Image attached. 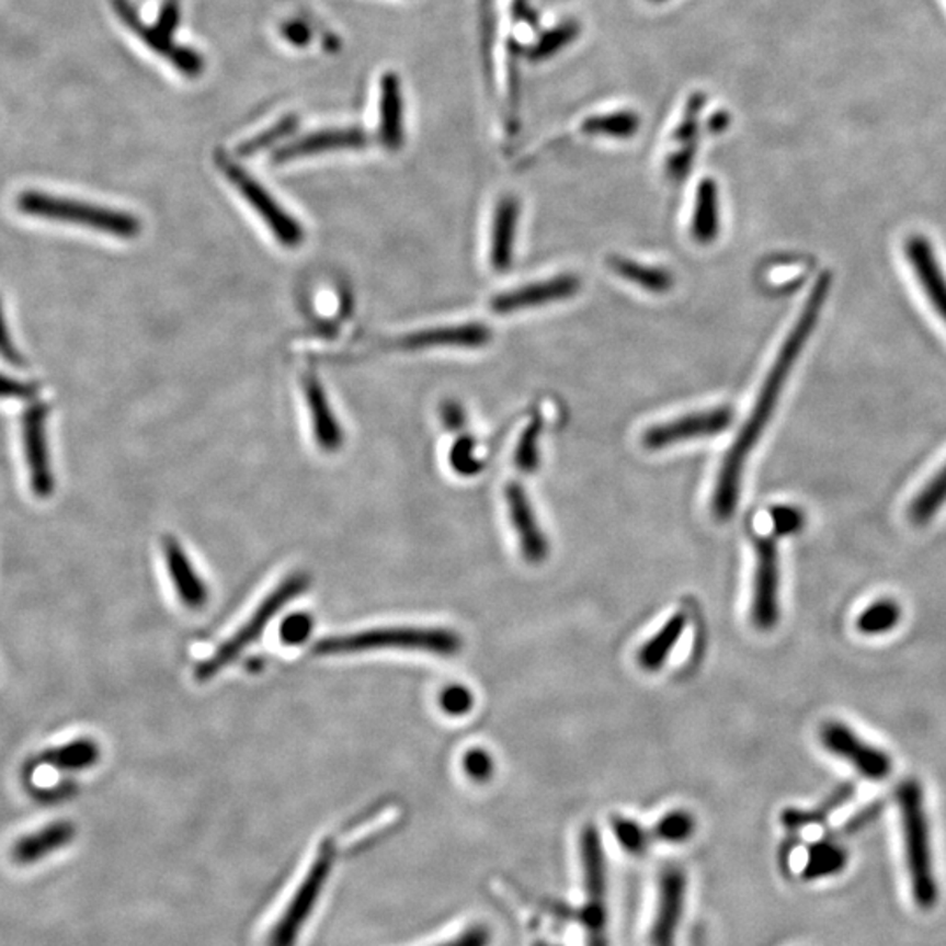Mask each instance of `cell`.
Segmentation results:
<instances>
[{
    "label": "cell",
    "mask_w": 946,
    "mask_h": 946,
    "mask_svg": "<svg viewBox=\"0 0 946 946\" xmlns=\"http://www.w3.org/2000/svg\"><path fill=\"white\" fill-rule=\"evenodd\" d=\"M542 419L535 418L528 426L524 428L521 435L517 451H515L514 461L515 467L521 471L537 470L540 463V451H538V442H540Z\"/></svg>",
    "instance_id": "33"
},
{
    "label": "cell",
    "mask_w": 946,
    "mask_h": 946,
    "mask_svg": "<svg viewBox=\"0 0 946 946\" xmlns=\"http://www.w3.org/2000/svg\"><path fill=\"white\" fill-rule=\"evenodd\" d=\"M223 174L236 186L237 192L244 196L249 205L262 216L266 227L271 228L275 239L284 248H298L306 240V230L288 210L281 207L271 193L263 189L254 178L242 171L239 166L228 160H221Z\"/></svg>",
    "instance_id": "7"
},
{
    "label": "cell",
    "mask_w": 946,
    "mask_h": 946,
    "mask_svg": "<svg viewBox=\"0 0 946 946\" xmlns=\"http://www.w3.org/2000/svg\"><path fill=\"white\" fill-rule=\"evenodd\" d=\"M608 265L623 280L637 284L647 292L664 293L672 289L673 275L664 269H659V266L643 265V263L623 257H612L608 260Z\"/></svg>",
    "instance_id": "28"
},
{
    "label": "cell",
    "mask_w": 946,
    "mask_h": 946,
    "mask_svg": "<svg viewBox=\"0 0 946 946\" xmlns=\"http://www.w3.org/2000/svg\"><path fill=\"white\" fill-rule=\"evenodd\" d=\"M486 324L467 323L458 327H438L409 333L397 342L400 350L423 351L430 347H482L491 341Z\"/></svg>",
    "instance_id": "19"
},
{
    "label": "cell",
    "mask_w": 946,
    "mask_h": 946,
    "mask_svg": "<svg viewBox=\"0 0 946 946\" xmlns=\"http://www.w3.org/2000/svg\"><path fill=\"white\" fill-rule=\"evenodd\" d=\"M829 286H831V277L828 274L820 275L816 286L811 289L810 297L805 301L798 321L785 339L780 353L776 356L772 371L764 380L763 388L759 391L752 414L749 415L746 423L738 433L737 441L726 454L722 467H720L719 479H717L716 493L711 500V509H714V514L719 521H728L737 511L746 458L751 456L755 444L766 430L767 423L775 412L776 403L780 400L782 389L787 383V377L798 362L799 354L810 339L811 332L816 330L819 316L822 315L825 300H828Z\"/></svg>",
    "instance_id": "1"
},
{
    "label": "cell",
    "mask_w": 946,
    "mask_h": 946,
    "mask_svg": "<svg viewBox=\"0 0 946 946\" xmlns=\"http://www.w3.org/2000/svg\"><path fill=\"white\" fill-rule=\"evenodd\" d=\"M441 415L442 423L449 428V430H461L463 424H465V412L454 401H445L441 409Z\"/></svg>",
    "instance_id": "48"
},
{
    "label": "cell",
    "mask_w": 946,
    "mask_h": 946,
    "mask_svg": "<svg viewBox=\"0 0 946 946\" xmlns=\"http://www.w3.org/2000/svg\"><path fill=\"white\" fill-rule=\"evenodd\" d=\"M489 942H491V934H489L488 927H485V925H474V927L463 931L459 936L451 939V942L436 946H489Z\"/></svg>",
    "instance_id": "46"
},
{
    "label": "cell",
    "mask_w": 946,
    "mask_h": 946,
    "mask_svg": "<svg viewBox=\"0 0 946 946\" xmlns=\"http://www.w3.org/2000/svg\"><path fill=\"white\" fill-rule=\"evenodd\" d=\"M731 423H733V410L729 407L705 410L698 414L684 415L681 419H673L670 423L649 428L643 435V445L650 451L664 449L679 442L716 436L717 433L726 432Z\"/></svg>",
    "instance_id": "10"
},
{
    "label": "cell",
    "mask_w": 946,
    "mask_h": 946,
    "mask_svg": "<svg viewBox=\"0 0 946 946\" xmlns=\"http://www.w3.org/2000/svg\"><path fill=\"white\" fill-rule=\"evenodd\" d=\"M441 707L449 716H465V714H468L474 708V694L465 685H449V687H445L442 691Z\"/></svg>",
    "instance_id": "40"
},
{
    "label": "cell",
    "mask_w": 946,
    "mask_h": 946,
    "mask_svg": "<svg viewBox=\"0 0 946 946\" xmlns=\"http://www.w3.org/2000/svg\"><path fill=\"white\" fill-rule=\"evenodd\" d=\"M901 620V608L892 600H880L860 612L857 629L864 635H884L892 631Z\"/></svg>",
    "instance_id": "31"
},
{
    "label": "cell",
    "mask_w": 946,
    "mask_h": 946,
    "mask_svg": "<svg viewBox=\"0 0 946 946\" xmlns=\"http://www.w3.org/2000/svg\"><path fill=\"white\" fill-rule=\"evenodd\" d=\"M309 588V577L307 573H293L292 577L281 582L277 588L272 591L269 596L260 603L253 615L249 617L248 623L239 628V631L233 637L228 638L221 647H219L207 661L198 664L196 668V679L202 682L210 681L218 675L221 670L233 663L253 641L262 637L266 626L274 619L275 615L283 611L286 603L292 602L298 594L304 593Z\"/></svg>",
    "instance_id": "5"
},
{
    "label": "cell",
    "mask_w": 946,
    "mask_h": 946,
    "mask_svg": "<svg viewBox=\"0 0 946 946\" xmlns=\"http://www.w3.org/2000/svg\"><path fill=\"white\" fill-rule=\"evenodd\" d=\"M614 831L615 836H617L620 845L626 851L632 852V854H640V852L646 851L649 837H647L646 831L637 822L624 819V817H617V819H614Z\"/></svg>",
    "instance_id": "39"
},
{
    "label": "cell",
    "mask_w": 946,
    "mask_h": 946,
    "mask_svg": "<svg viewBox=\"0 0 946 946\" xmlns=\"http://www.w3.org/2000/svg\"><path fill=\"white\" fill-rule=\"evenodd\" d=\"M368 136L362 128H337V130H321L301 137L300 140L289 143L284 148L277 149L274 162H292L297 158L310 157V155L332 151V149L363 148L368 145Z\"/></svg>",
    "instance_id": "20"
},
{
    "label": "cell",
    "mask_w": 946,
    "mask_h": 946,
    "mask_svg": "<svg viewBox=\"0 0 946 946\" xmlns=\"http://www.w3.org/2000/svg\"><path fill=\"white\" fill-rule=\"evenodd\" d=\"M304 388H306L307 406H309L316 444L324 453H337L342 447L344 435H342L341 424L337 421L332 407L328 403L323 386L319 383L318 377L307 376L304 380Z\"/></svg>",
    "instance_id": "22"
},
{
    "label": "cell",
    "mask_w": 946,
    "mask_h": 946,
    "mask_svg": "<svg viewBox=\"0 0 946 946\" xmlns=\"http://www.w3.org/2000/svg\"><path fill=\"white\" fill-rule=\"evenodd\" d=\"M380 143L386 148L398 149L403 145V101L400 79L397 75H384L380 79Z\"/></svg>",
    "instance_id": "24"
},
{
    "label": "cell",
    "mask_w": 946,
    "mask_h": 946,
    "mask_svg": "<svg viewBox=\"0 0 946 946\" xmlns=\"http://www.w3.org/2000/svg\"><path fill=\"white\" fill-rule=\"evenodd\" d=\"M656 836L668 843L685 842L694 833V819L687 811H672L656 825Z\"/></svg>",
    "instance_id": "35"
},
{
    "label": "cell",
    "mask_w": 946,
    "mask_h": 946,
    "mask_svg": "<svg viewBox=\"0 0 946 946\" xmlns=\"http://www.w3.org/2000/svg\"><path fill=\"white\" fill-rule=\"evenodd\" d=\"M39 392V386L25 380L13 379V377L0 374V398L2 400H34Z\"/></svg>",
    "instance_id": "44"
},
{
    "label": "cell",
    "mask_w": 946,
    "mask_h": 946,
    "mask_svg": "<svg viewBox=\"0 0 946 946\" xmlns=\"http://www.w3.org/2000/svg\"><path fill=\"white\" fill-rule=\"evenodd\" d=\"M16 205L18 209L26 216L49 219V221L72 223V225L122 237V239L137 237L140 231V221L132 214L102 207V205L60 198V196L34 192V190L20 193Z\"/></svg>",
    "instance_id": "4"
},
{
    "label": "cell",
    "mask_w": 946,
    "mask_h": 946,
    "mask_svg": "<svg viewBox=\"0 0 946 946\" xmlns=\"http://www.w3.org/2000/svg\"><path fill=\"white\" fill-rule=\"evenodd\" d=\"M520 210V202L514 196H503L498 202L491 230V265L497 272L509 271L514 262Z\"/></svg>",
    "instance_id": "23"
},
{
    "label": "cell",
    "mask_w": 946,
    "mask_h": 946,
    "mask_svg": "<svg viewBox=\"0 0 946 946\" xmlns=\"http://www.w3.org/2000/svg\"><path fill=\"white\" fill-rule=\"evenodd\" d=\"M773 533L778 537L794 535L805 526V515L798 506L780 505L772 509Z\"/></svg>",
    "instance_id": "41"
},
{
    "label": "cell",
    "mask_w": 946,
    "mask_h": 946,
    "mask_svg": "<svg viewBox=\"0 0 946 946\" xmlns=\"http://www.w3.org/2000/svg\"><path fill=\"white\" fill-rule=\"evenodd\" d=\"M180 23V2L167 0L162 8V16L158 18L157 25L167 34H174L175 26Z\"/></svg>",
    "instance_id": "47"
},
{
    "label": "cell",
    "mask_w": 946,
    "mask_h": 946,
    "mask_svg": "<svg viewBox=\"0 0 946 946\" xmlns=\"http://www.w3.org/2000/svg\"><path fill=\"white\" fill-rule=\"evenodd\" d=\"M685 901V877L679 869H668L659 886L658 913L650 933L652 946H675Z\"/></svg>",
    "instance_id": "16"
},
{
    "label": "cell",
    "mask_w": 946,
    "mask_h": 946,
    "mask_svg": "<svg viewBox=\"0 0 946 946\" xmlns=\"http://www.w3.org/2000/svg\"><path fill=\"white\" fill-rule=\"evenodd\" d=\"M463 767L470 778L477 782H486L493 775V759L482 749H471L463 757Z\"/></svg>",
    "instance_id": "43"
},
{
    "label": "cell",
    "mask_w": 946,
    "mask_h": 946,
    "mask_svg": "<svg viewBox=\"0 0 946 946\" xmlns=\"http://www.w3.org/2000/svg\"><path fill=\"white\" fill-rule=\"evenodd\" d=\"M283 35L295 46H306L310 41L309 26L301 22H292L283 26Z\"/></svg>",
    "instance_id": "49"
},
{
    "label": "cell",
    "mask_w": 946,
    "mask_h": 946,
    "mask_svg": "<svg viewBox=\"0 0 946 946\" xmlns=\"http://www.w3.org/2000/svg\"><path fill=\"white\" fill-rule=\"evenodd\" d=\"M880 810V805H871V807L860 811V813H857L851 822H846V824L843 825V833L852 834L855 833V831H859V829H863L864 825L868 824V822H871L873 819H877Z\"/></svg>",
    "instance_id": "50"
},
{
    "label": "cell",
    "mask_w": 946,
    "mask_h": 946,
    "mask_svg": "<svg viewBox=\"0 0 946 946\" xmlns=\"http://www.w3.org/2000/svg\"><path fill=\"white\" fill-rule=\"evenodd\" d=\"M851 794L852 787H842V789L834 793L833 798H829V801H825L824 805L817 808V810L808 811V813H802V811H787L784 816L785 825L789 829H799L802 828V825L822 822L831 811L836 810L837 807H842L843 802L848 799Z\"/></svg>",
    "instance_id": "34"
},
{
    "label": "cell",
    "mask_w": 946,
    "mask_h": 946,
    "mask_svg": "<svg viewBox=\"0 0 946 946\" xmlns=\"http://www.w3.org/2000/svg\"><path fill=\"white\" fill-rule=\"evenodd\" d=\"M687 626V617L684 614L673 615L672 619L664 624L661 631L654 638H650L646 646L638 652V663L647 672H656L666 663L668 656L672 654L676 641L682 637Z\"/></svg>",
    "instance_id": "27"
},
{
    "label": "cell",
    "mask_w": 946,
    "mask_h": 946,
    "mask_svg": "<svg viewBox=\"0 0 946 946\" xmlns=\"http://www.w3.org/2000/svg\"><path fill=\"white\" fill-rule=\"evenodd\" d=\"M822 743L831 754L840 755L869 780H884L892 772V761L886 752L863 742L851 728L829 722L822 728Z\"/></svg>",
    "instance_id": "11"
},
{
    "label": "cell",
    "mask_w": 946,
    "mask_h": 946,
    "mask_svg": "<svg viewBox=\"0 0 946 946\" xmlns=\"http://www.w3.org/2000/svg\"><path fill=\"white\" fill-rule=\"evenodd\" d=\"M333 863H335V843L332 840H324L323 845L319 846L318 857L289 901L288 908L284 910L280 921L275 922L266 946L297 945L300 931L312 915L319 896L323 892L324 884L332 875Z\"/></svg>",
    "instance_id": "6"
},
{
    "label": "cell",
    "mask_w": 946,
    "mask_h": 946,
    "mask_svg": "<svg viewBox=\"0 0 946 946\" xmlns=\"http://www.w3.org/2000/svg\"><path fill=\"white\" fill-rule=\"evenodd\" d=\"M163 552H166L169 575L174 582L175 593L180 596L183 605L189 606L192 611H198L205 606L209 591H207L204 580L196 573L180 542L167 537L163 542Z\"/></svg>",
    "instance_id": "21"
},
{
    "label": "cell",
    "mask_w": 946,
    "mask_h": 946,
    "mask_svg": "<svg viewBox=\"0 0 946 946\" xmlns=\"http://www.w3.org/2000/svg\"><path fill=\"white\" fill-rule=\"evenodd\" d=\"M580 289V280L577 275L561 274L542 283L528 284L523 288L502 293L491 301V309L497 315H511L517 310L529 309V307L546 306L550 301L567 300L573 297Z\"/></svg>",
    "instance_id": "14"
},
{
    "label": "cell",
    "mask_w": 946,
    "mask_h": 946,
    "mask_svg": "<svg viewBox=\"0 0 946 946\" xmlns=\"http://www.w3.org/2000/svg\"><path fill=\"white\" fill-rule=\"evenodd\" d=\"M946 502V465L916 494L910 506V517L915 524H925Z\"/></svg>",
    "instance_id": "30"
},
{
    "label": "cell",
    "mask_w": 946,
    "mask_h": 946,
    "mask_svg": "<svg viewBox=\"0 0 946 946\" xmlns=\"http://www.w3.org/2000/svg\"><path fill=\"white\" fill-rule=\"evenodd\" d=\"M846 860H848V855H846L842 846L824 840V842H819L811 846L802 877L807 878V880L829 877V875L842 871L845 868Z\"/></svg>",
    "instance_id": "29"
},
{
    "label": "cell",
    "mask_w": 946,
    "mask_h": 946,
    "mask_svg": "<svg viewBox=\"0 0 946 946\" xmlns=\"http://www.w3.org/2000/svg\"><path fill=\"white\" fill-rule=\"evenodd\" d=\"M76 834L78 829L70 820H55L34 833L18 837L11 848V857L20 866H32L69 846L75 842Z\"/></svg>",
    "instance_id": "18"
},
{
    "label": "cell",
    "mask_w": 946,
    "mask_h": 946,
    "mask_svg": "<svg viewBox=\"0 0 946 946\" xmlns=\"http://www.w3.org/2000/svg\"><path fill=\"white\" fill-rule=\"evenodd\" d=\"M0 358L8 362L11 367H26L25 358L20 354L16 345H14L13 339H11V332H9L8 323H5L2 304H0Z\"/></svg>",
    "instance_id": "45"
},
{
    "label": "cell",
    "mask_w": 946,
    "mask_h": 946,
    "mask_svg": "<svg viewBox=\"0 0 946 946\" xmlns=\"http://www.w3.org/2000/svg\"><path fill=\"white\" fill-rule=\"evenodd\" d=\"M451 467L463 477H471L482 470V463L476 456V444L468 436H463L453 445L449 454Z\"/></svg>",
    "instance_id": "38"
},
{
    "label": "cell",
    "mask_w": 946,
    "mask_h": 946,
    "mask_svg": "<svg viewBox=\"0 0 946 946\" xmlns=\"http://www.w3.org/2000/svg\"><path fill=\"white\" fill-rule=\"evenodd\" d=\"M899 811L903 824L907 864L912 880L913 898L919 907L930 910L938 901V884L934 878L930 845V825L925 817L921 785L907 782L899 787Z\"/></svg>",
    "instance_id": "3"
},
{
    "label": "cell",
    "mask_w": 946,
    "mask_h": 946,
    "mask_svg": "<svg viewBox=\"0 0 946 946\" xmlns=\"http://www.w3.org/2000/svg\"><path fill=\"white\" fill-rule=\"evenodd\" d=\"M419 650L430 654L453 656L461 649V638L441 628H380L353 635L323 638L315 646V654L341 656L368 650Z\"/></svg>",
    "instance_id": "2"
},
{
    "label": "cell",
    "mask_w": 946,
    "mask_h": 946,
    "mask_svg": "<svg viewBox=\"0 0 946 946\" xmlns=\"http://www.w3.org/2000/svg\"><path fill=\"white\" fill-rule=\"evenodd\" d=\"M638 130V118L632 113L605 114L585 119L582 132L591 136L629 137Z\"/></svg>",
    "instance_id": "32"
},
{
    "label": "cell",
    "mask_w": 946,
    "mask_h": 946,
    "mask_svg": "<svg viewBox=\"0 0 946 946\" xmlns=\"http://www.w3.org/2000/svg\"><path fill=\"white\" fill-rule=\"evenodd\" d=\"M754 597H752V620L761 629H772L780 617L778 588H780V563L778 549L773 538H759L755 542Z\"/></svg>",
    "instance_id": "9"
},
{
    "label": "cell",
    "mask_w": 946,
    "mask_h": 946,
    "mask_svg": "<svg viewBox=\"0 0 946 946\" xmlns=\"http://www.w3.org/2000/svg\"><path fill=\"white\" fill-rule=\"evenodd\" d=\"M907 257L925 297L946 324V277L930 240L921 236L912 237L907 242Z\"/></svg>",
    "instance_id": "17"
},
{
    "label": "cell",
    "mask_w": 946,
    "mask_h": 946,
    "mask_svg": "<svg viewBox=\"0 0 946 946\" xmlns=\"http://www.w3.org/2000/svg\"><path fill=\"white\" fill-rule=\"evenodd\" d=\"M506 509L520 538L521 552L529 563H542L549 552L546 535L537 523V515L523 486L511 482L505 488Z\"/></svg>",
    "instance_id": "15"
},
{
    "label": "cell",
    "mask_w": 946,
    "mask_h": 946,
    "mask_svg": "<svg viewBox=\"0 0 946 946\" xmlns=\"http://www.w3.org/2000/svg\"><path fill=\"white\" fill-rule=\"evenodd\" d=\"M577 34H579V26L575 23H565V25L556 26L552 31L544 34V37L538 41L537 46L532 48L529 58L532 60H542V58L555 55L559 49L565 48L567 44H570V41L575 39Z\"/></svg>",
    "instance_id": "36"
},
{
    "label": "cell",
    "mask_w": 946,
    "mask_h": 946,
    "mask_svg": "<svg viewBox=\"0 0 946 946\" xmlns=\"http://www.w3.org/2000/svg\"><path fill=\"white\" fill-rule=\"evenodd\" d=\"M580 854L584 866L585 903L584 919L589 927L602 930L605 924L606 873L602 837L593 825H588L580 836Z\"/></svg>",
    "instance_id": "13"
},
{
    "label": "cell",
    "mask_w": 946,
    "mask_h": 946,
    "mask_svg": "<svg viewBox=\"0 0 946 946\" xmlns=\"http://www.w3.org/2000/svg\"><path fill=\"white\" fill-rule=\"evenodd\" d=\"M691 236L703 246L711 244L719 236V193L711 180H703L696 193Z\"/></svg>",
    "instance_id": "26"
},
{
    "label": "cell",
    "mask_w": 946,
    "mask_h": 946,
    "mask_svg": "<svg viewBox=\"0 0 946 946\" xmlns=\"http://www.w3.org/2000/svg\"><path fill=\"white\" fill-rule=\"evenodd\" d=\"M101 761V746L92 738H78L64 745L46 749L39 755V764L60 772H84Z\"/></svg>",
    "instance_id": "25"
},
{
    "label": "cell",
    "mask_w": 946,
    "mask_h": 946,
    "mask_svg": "<svg viewBox=\"0 0 946 946\" xmlns=\"http://www.w3.org/2000/svg\"><path fill=\"white\" fill-rule=\"evenodd\" d=\"M46 419H48V407L44 403H34L23 414V445H25L29 479H31L32 493L41 500L53 497L55 491Z\"/></svg>",
    "instance_id": "8"
},
{
    "label": "cell",
    "mask_w": 946,
    "mask_h": 946,
    "mask_svg": "<svg viewBox=\"0 0 946 946\" xmlns=\"http://www.w3.org/2000/svg\"><path fill=\"white\" fill-rule=\"evenodd\" d=\"M113 5L114 11L118 13L125 25L132 32H136L140 39L148 44L149 48L171 61L172 66L178 67L183 75L190 76V78L201 75L202 69H204V60L198 53L178 46L172 41V35L163 32L160 26L145 25L128 0H113Z\"/></svg>",
    "instance_id": "12"
},
{
    "label": "cell",
    "mask_w": 946,
    "mask_h": 946,
    "mask_svg": "<svg viewBox=\"0 0 946 946\" xmlns=\"http://www.w3.org/2000/svg\"><path fill=\"white\" fill-rule=\"evenodd\" d=\"M295 128H297V116H288V118L281 119V122L277 123V125H274V127L269 128V130L263 132L260 136L253 137V139H249L244 145L239 146V155H242V157H251V155L257 153V151L271 148V146H274L277 140L292 136Z\"/></svg>",
    "instance_id": "37"
},
{
    "label": "cell",
    "mask_w": 946,
    "mask_h": 946,
    "mask_svg": "<svg viewBox=\"0 0 946 946\" xmlns=\"http://www.w3.org/2000/svg\"><path fill=\"white\" fill-rule=\"evenodd\" d=\"M312 619L309 614H292L281 624V640L286 646H301L312 632Z\"/></svg>",
    "instance_id": "42"
}]
</instances>
